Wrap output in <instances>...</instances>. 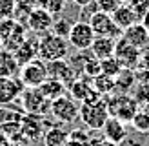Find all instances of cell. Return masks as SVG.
Here are the masks:
<instances>
[{"label": "cell", "instance_id": "44dd1931", "mask_svg": "<svg viewBox=\"0 0 149 146\" xmlns=\"http://www.w3.org/2000/svg\"><path fill=\"white\" fill-rule=\"evenodd\" d=\"M65 146H93V135L84 130L69 131V141Z\"/></svg>", "mask_w": 149, "mask_h": 146}, {"label": "cell", "instance_id": "d6986e66", "mask_svg": "<svg viewBox=\"0 0 149 146\" xmlns=\"http://www.w3.org/2000/svg\"><path fill=\"white\" fill-rule=\"evenodd\" d=\"M91 80H89L87 77H82V79H77L74 82L69 86V95L77 100V102H84L86 97H87V93L91 91Z\"/></svg>", "mask_w": 149, "mask_h": 146}, {"label": "cell", "instance_id": "6da1fadb", "mask_svg": "<svg viewBox=\"0 0 149 146\" xmlns=\"http://www.w3.org/2000/svg\"><path fill=\"white\" fill-rule=\"evenodd\" d=\"M69 42L53 33H46L38 39V58L44 62L65 60L69 55Z\"/></svg>", "mask_w": 149, "mask_h": 146}, {"label": "cell", "instance_id": "484cf974", "mask_svg": "<svg viewBox=\"0 0 149 146\" xmlns=\"http://www.w3.org/2000/svg\"><path fill=\"white\" fill-rule=\"evenodd\" d=\"M64 2L65 0H36L38 7L49 11L51 15H60V11L64 9Z\"/></svg>", "mask_w": 149, "mask_h": 146}, {"label": "cell", "instance_id": "8992f818", "mask_svg": "<svg viewBox=\"0 0 149 146\" xmlns=\"http://www.w3.org/2000/svg\"><path fill=\"white\" fill-rule=\"evenodd\" d=\"M89 26L93 27L96 36H109L113 40H118L124 35V31L115 24L111 13L106 11H96L91 18H89Z\"/></svg>", "mask_w": 149, "mask_h": 146}, {"label": "cell", "instance_id": "7a4b0ae2", "mask_svg": "<svg viewBox=\"0 0 149 146\" xmlns=\"http://www.w3.org/2000/svg\"><path fill=\"white\" fill-rule=\"evenodd\" d=\"M78 119L84 122L86 128L93 130V131H100L104 128V124H106V121L109 119L106 100L100 99L96 102H82Z\"/></svg>", "mask_w": 149, "mask_h": 146}, {"label": "cell", "instance_id": "2e32d148", "mask_svg": "<svg viewBox=\"0 0 149 146\" xmlns=\"http://www.w3.org/2000/svg\"><path fill=\"white\" fill-rule=\"evenodd\" d=\"M69 141V131L62 126H51L42 135V146H65Z\"/></svg>", "mask_w": 149, "mask_h": 146}, {"label": "cell", "instance_id": "1f68e13d", "mask_svg": "<svg viewBox=\"0 0 149 146\" xmlns=\"http://www.w3.org/2000/svg\"><path fill=\"white\" fill-rule=\"evenodd\" d=\"M71 2H73L74 6H78V7H84V6H87V4L95 2V0H71Z\"/></svg>", "mask_w": 149, "mask_h": 146}, {"label": "cell", "instance_id": "d4e9b609", "mask_svg": "<svg viewBox=\"0 0 149 146\" xmlns=\"http://www.w3.org/2000/svg\"><path fill=\"white\" fill-rule=\"evenodd\" d=\"M82 73H84V77L87 79H95V77H98L100 73H102V64L98 58H87V60L84 62V68H82Z\"/></svg>", "mask_w": 149, "mask_h": 146}, {"label": "cell", "instance_id": "ac0fdd59", "mask_svg": "<svg viewBox=\"0 0 149 146\" xmlns=\"http://www.w3.org/2000/svg\"><path fill=\"white\" fill-rule=\"evenodd\" d=\"M20 73V64L9 49H0V77H15Z\"/></svg>", "mask_w": 149, "mask_h": 146}, {"label": "cell", "instance_id": "9c48e42d", "mask_svg": "<svg viewBox=\"0 0 149 146\" xmlns=\"http://www.w3.org/2000/svg\"><path fill=\"white\" fill-rule=\"evenodd\" d=\"M22 88L24 84L17 80L15 77H0V108L9 106L22 95Z\"/></svg>", "mask_w": 149, "mask_h": 146}, {"label": "cell", "instance_id": "4fadbf2b", "mask_svg": "<svg viewBox=\"0 0 149 146\" xmlns=\"http://www.w3.org/2000/svg\"><path fill=\"white\" fill-rule=\"evenodd\" d=\"M111 17H113L115 24L120 27L122 31H125L127 27H131L133 24H136V22H138L136 13L133 11V7L129 4H120L113 13H111Z\"/></svg>", "mask_w": 149, "mask_h": 146}, {"label": "cell", "instance_id": "ffe728a7", "mask_svg": "<svg viewBox=\"0 0 149 146\" xmlns=\"http://www.w3.org/2000/svg\"><path fill=\"white\" fill-rule=\"evenodd\" d=\"M91 86L100 95H111L115 91V88H116V82H115L113 77H107V75H104V73H100L98 77L91 79Z\"/></svg>", "mask_w": 149, "mask_h": 146}, {"label": "cell", "instance_id": "f1b7e54d", "mask_svg": "<svg viewBox=\"0 0 149 146\" xmlns=\"http://www.w3.org/2000/svg\"><path fill=\"white\" fill-rule=\"evenodd\" d=\"M129 6L133 7V11L136 13L138 20L149 13V0H129Z\"/></svg>", "mask_w": 149, "mask_h": 146}, {"label": "cell", "instance_id": "7c38bea8", "mask_svg": "<svg viewBox=\"0 0 149 146\" xmlns=\"http://www.w3.org/2000/svg\"><path fill=\"white\" fill-rule=\"evenodd\" d=\"M122 39L125 42H129L133 48L140 49L142 46H146L147 40H149V27L140 24V22H136V24H133L131 27H127L122 35Z\"/></svg>", "mask_w": 149, "mask_h": 146}, {"label": "cell", "instance_id": "3957f363", "mask_svg": "<svg viewBox=\"0 0 149 146\" xmlns=\"http://www.w3.org/2000/svg\"><path fill=\"white\" fill-rule=\"evenodd\" d=\"M109 117H115V119L122 121V122H131L135 113L138 112V102L135 97H131L127 93L122 95H113L111 99L106 100Z\"/></svg>", "mask_w": 149, "mask_h": 146}, {"label": "cell", "instance_id": "4316f807", "mask_svg": "<svg viewBox=\"0 0 149 146\" xmlns=\"http://www.w3.org/2000/svg\"><path fill=\"white\" fill-rule=\"evenodd\" d=\"M17 11V0H0V20L13 18Z\"/></svg>", "mask_w": 149, "mask_h": 146}, {"label": "cell", "instance_id": "4dcf8cb0", "mask_svg": "<svg viewBox=\"0 0 149 146\" xmlns=\"http://www.w3.org/2000/svg\"><path fill=\"white\" fill-rule=\"evenodd\" d=\"M93 146H120V144L111 142V141H107V139H104V137H93Z\"/></svg>", "mask_w": 149, "mask_h": 146}, {"label": "cell", "instance_id": "ba28073f", "mask_svg": "<svg viewBox=\"0 0 149 146\" xmlns=\"http://www.w3.org/2000/svg\"><path fill=\"white\" fill-rule=\"evenodd\" d=\"M53 22H55V17L49 11L42 9V7H35L27 15V27L33 33H38V35L49 33L51 27H53Z\"/></svg>", "mask_w": 149, "mask_h": 146}, {"label": "cell", "instance_id": "cb8c5ba5", "mask_svg": "<svg viewBox=\"0 0 149 146\" xmlns=\"http://www.w3.org/2000/svg\"><path fill=\"white\" fill-rule=\"evenodd\" d=\"M131 126L135 128L138 133H147L149 131V112L147 110H138L131 121Z\"/></svg>", "mask_w": 149, "mask_h": 146}, {"label": "cell", "instance_id": "52a82bcc", "mask_svg": "<svg viewBox=\"0 0 149 146\" xmlns=\"http://www.w3.org/2000/svg\"><path fill=\"white\" fill-rule=\"evenodd\" d=\"M96 39V35L93 31V27L89 26V22H74L71 31H69V36H68V42L69 46L78 49V51H87L91 49L93 42Z\"/></svg>", "mask_w": 149, "mask_h": 146}, {"label": "cell", "instance_id": "7402d4cb", "mask_svg": "<svg viewBox=\"0 0 149 146\" xmlns=\"http://www.w3.org/2000/svg\"><path fill=\"white\" fill-rule=\"evenodd\" d=\"M71 27H73V22H71L69 18H65V17H60V18H55L53 27H51V33L56 35V36H60V39H65V40H68Z\"/></svg>", "mask_w": 149, "mask_h": 146}, {"label": "cell", "instance_id": "f546056e", "mask_svg": "<svg viewBox=\"0 0 149 146\" xmlns=\"http://www.w3.org/2000/svg\"><path fill=\"white\" fill-rule=\"evenodd\" d=\"M98 4V9L100 11H106V13H113L118 6H120V0H96Z\"/></svg>", "mask_w": 149, "mask_h": 146}, {"label": "cell", "instance_id": "603a6c76", "mask_svg": "<svg viewBox=\"0 0 149 146\" xmlns=\"http://www.w3.org/2000/svg\"><path fill=\"white\" fill-rule=\"evenodd\" d=\"M102 64V73L104 75H107V77H118V73H120L124 69V66L118 62V58L116 57H109V58H104V60H100Z\"/></svg>", "mask_w": 149, "mask_h": 146}, {"label": "cell", "instance_id": "9a60e30c", "mask_svg": "<svg viewBox=\"0 0 149 146\" xmlns=\"http://www.w3.org/2000/svg\"><path fill=\"white\" fill-rule=\"evenodd\" d=\"M15 58H17V62L20 64V68L24 64L35 60V58H38V40H29V39H26L17 48V51H15Z\"/></svg>", "mask_w": 149, "mask_h": 146}, {"label": "cell", "instance_id": "30bf717a", "mask_svg": "<svg viewBox=\"0 0 149 146\" xmlns=\"http://www.w3.org/2000/svg\"><path fill=\"white\" fill-rule=\"evenodd\" d=\"M20 99H22V106L26 108V112L36 113V115H40L46 110V102H49V100H46V97L42 95L38 88H27L26 91H22Z\"/></svg>", "mask_w": 149, "mask_h": 146}, {"label": "cell", "instance_id": "277c9868", "mask_svg": "<svg viewBox=\"0 0 149 146\" xmlns=\"http://www.w3.org/2000/svg\"><path fill=\"white\" fill-rule=\"evenodd\" d=\"M49 112L58 122L62 124H73L78 119L80 106L77 104L71 95H62V97L55 99L53 102H49Z\"/></svg>", "mask_w": 149, "mask_h": 146}, {"label": "cell", "instance_id": "e0dca14e", "mask_svg": "<svg viewBox=\"0 0 149 146\" xmlns=\"http://www.w3.org/2000/svg\"><path fill=\"white\" fill-rule=\"evenodd\" d=\"M38 90L42 91V95L46 97V100L53 102L55 99L62 97V95H65V91H68V88L64 86V82H60L58 79H46L44 82L38 86Z\"/></svg>", "mask_w": 149, "mask_h": 146}, {"label": "cell", "instance_id": "5bb4252c", "mask_svg": "<svg viewBox=\"0 0 149 146\" xmlns=\"http://www.w3.org/2000/svg\"><path fill=\"white\" fill-rule=\"evenodd\" d=\"M115 48H116V40L109 39V36H96L91 46V53L95 58L104 60V58L115 57Z\"/></svg>", "mask_w": 149, "mask_h": 146}, {"label": "cell", "instance_id": "8fae6325", "mask_svg": "<svg viewBox=\"0 0 149 146\" xmlns=\"http://www.w3.org/2000/svg\"><path fill=\"white\" fill-rule=\"evenodd\" d=\"M100 133L104 139H107L111 142L122 144L127 139V126H125V122L115 119V117H109L106 124H104V128L100 130Z\"/></svg>", "mask_w": 149, "mask_h": 146}, {"label": "cell", "instance_id": "5b68a950", "mask_svg": "<svg viewBox=\"0 0 149 146\" xmlns=\"http://www.w3.org/2000/svg\"><path fill=\"white\" fill-rule=\"evenodd\" d=\"M18 79L26 88H38L46 79H49L47 62H44L42 58H35V60L24 64L20 68Z\"/></svg>", "mask_w": 149, "mask_h": 146}, {"label": "cell", "instance_id": "83f0119b", "mask_svg": "<svg viewBox=\"0 0 149 146\" xmlns=\"http://www.w3.org/2000/svg\"><path fill=\"white\" fill-rule=\"evenodd\" d=\"M115 82H116V88L120 86V88H124V90H127V88L135 82V75L129 71V68H124L120 73H118V77L115 79Z\"/></svg>", "mask_w": 149, "mask_h": 146}]
</instances>
